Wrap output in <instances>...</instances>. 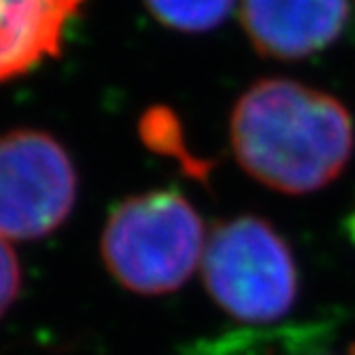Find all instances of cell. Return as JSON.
Masks as SVG:
<instances>
[{
  "label": "cell",
  "instance_id": "obj_1",
  "mask_svg": "<svg viewBox=\"0 0 355 355\" xmlns=\"http://www.w3.org/2000/svg\"><path fill=\"white\" fill-rule=\"evenodd\" d=\"M229 139L254 180L284 194H311L351 162L355 127L349 109L328 92L261 79L233 106Z\"/></svg>",
  "mask_w": 355,
  "mask_h": 355
},
{
  "label": "cell",
  "instance_id": "obj_2",
  "mask_svg": "<svg viewBox=\"0 0 355 355\" xmlns=\"http://www.w3.org/2000/svg\"><path fill=\"white\" fill-rule=\"evenodd\" d=\"M208 240L203 219L178 191L125 198L104 224L99 250L120 286L139 295L180 288L201 263Z\"/></svg>",
  "mask_w": 355,
  "mask_h": 355
},
{
  "label": "cell",
  "instance_id": "obj_3",
  "mask_svg": "<svg viewBox=\"0 0 355 355\" xmlns=\"http://www.w3.org/2000/svg\"><path fill=\"white\" fill-rule=\"evenodd\" d=\"M205 291L245 323H275L297 300V266L279 233L261 217H236L208 233L201 257Z\"/></svg>",
  "mask_w": 355,
  "mask_h": 355
},
{
  "label": "cell",
  "instance_id": "obj_4",
  "mask_svg": "<svg viewBox=\"0 0 355 355\" xmlns=\"http://www.w3.org/2000/svg\"><path fill=\"white\" fill-rule=\"evenodd\" d=\"M79 175L51 134L12 130L0 134V238L40 240L72 215Z\"/></svg>",
  "mask_w": 355,
  "mask_h": 355
},
{
  "label": "cell",
  "instance_id": "obj_5",
  "mask_svg": "<svg viewBox=\"0 0 355 355\" xmlns=\"http://www.w3.org/2000/svg\"><path fill=\"white\" fill-rule=\"evenodd\" d=\"M351 0H240V21L259 53L309 58L344 33Z\"/></svg>",
  "mask_w": 355,
  "mask_h": 355
},
{
  "label": "cell",
  "instance_id": "obj_6",
  "mask_svg": "<svg viewBox=\"0 0 355 355\" xmlns=\"http://www.w3.org/2000/svg\"><path fill=\"white\" fill-rule=\"evenodd\" d=\"M88 0H0V83L55 58Z\"/></svg>",
  "mask_w": 355,
  "mask_h": 355
},
{
  "label": "cell",
  "instance_id": "obj_7",
  "mask_svg": "<svg viewBox=\"0 0 355 355\" xmlns=\"http://www.w3.org/2000/svg\"><path fill=\"white\" fill-rule=\"evenodd\" d=\"M159 24L180 33H205L229 19L236 0H144Z\"/></svg>",
  "mask_w": 355,
  "mask_h": 355
},
{
  "label": "cell",
  "instance_id": "obj_8",
  "mask_svg": "<svg viewBox=\"0 0 355 355\" xmlns=\"http://www.w3.org/2000/svg\"><path fill=\"white\" fill-rule=\"evenodd\" d=\"M21 291V263L5 238H0V318L7 314Z\"/></svg>",
  "mask_w": 355,
  "mask_h": 355
},
{
  "label": "cell",
  "instance_id": "obj_9",
  "mask_svg": "<svg viewBox=\"0 0 355 355\" xmlns=\"http://www.w3.org/2000/svg\"><path fill=\"white\" fill-rule=\"evenodd\" d=\"M351 222H353V224H351V231L355 233V215H353V219H351Z\"/></svg>",
  "mask_w": 355,
  "mask_h": 355
},
{
  "label": "cell",
  "instance_id": "obj_10",
  "mask_svg": "<svg viewBox=\"0 0 355 355\" xmlns=\"http://www.w3.org/2000/svg\"><path fill=\"white\" fill-rule=\"evenodd\" d=\"M351 349H353V353H355V344H353V346H351Z\"/></svg>",
  "mask_w": 355,
  "mask_h": 355
},
{
  "label": "cell",
  "instance_id": "obj_11",
  "mask_svg": "<svg viewBox=\"0 0 355 355\" xmlns=\"http://www.w3.org/2000/svg\"><path fill=\"white\" fill-rule=\"evenodd\" d=\"M349 355H355V353H353V349H351V353H349Z\"/></svg>",
  "mask_w": 355,
  "mask_h": 355
}]
</instances>
